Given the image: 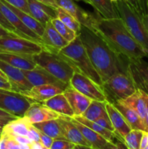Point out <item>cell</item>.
<instances>
[{"label": "cell", "mask_w": 148, "mask_h": 149, "mask_svg": "<svg viewBox=\"0 0 148 149\" xmlns=\"http://www.w3.org/2000/svg\"><path fill=\"white\" fill-rule=\"evenodd\" d=\"M78 36L93 66L102 81L113 74H128L129 58L113 50L96 32L81 25Z\"/></svg>", "instance_id": "6da1fadb"}, {"label": "cell", "mask_w": 148, "mask_h": 149, "mask_svg": "<svg viewBox=\"0 0 148 149\" xmlns=\"http://www.w3.org/2000/svg\"><path fill=\"white\" fill-rule=\"evenodd\" d=\"M95 30L110 47L119 55L129 59L145 58L148 55L132 36L120 17L104 18L99 15Z\"/></svg>", "instance_id": "7a4b0ae2"}, {"label": "cell", "mask_w": 148, "mask_h": 149, "mask_svg": "<svg viewBox=\"0 0 148 149\" xmlns=\"http://www.w3.org/2000/svg\"><path fill=\"white\" fill-rule=\"evenodd\" d=\"M58 54L73 68L75 71L86 76L102 88V80L93 66L78 35L62 48Z\"/></svg>", "instance_id": "3957f363"}, {"label": "cell", "mask_w": 148, "mask_h": 149, "mask_svg": "<svg viewBox=\"0 0 148 149\" xmlns=\"http://www.w3.org/2000/svg\"><path fill=\"white\" fill-rule=\"evenodd\" d=\"M114 4L119 17L129 31L148 53V31L142 21V16L127 0H118Z\"/></svg>", "instance_id": "277c9868"}, {"label": "cell", "mask_w": 148, "mask_h": 149, "mask_svg": "<svg viewBox=\"0 0 148 149\" xmlns=\"http://www.w3.org/2000/svg\"><path fill=\"white\" fill-rule=\"evenodd\" d=\"M33 60L38 65L44 68L58 79L70 84L75 70L58 53L43 49L33 55Z\"/></svg>", "instance_id": "5b68a950"}, {"label": "cell", "mask_w": 148, "mask_h": 149, "mask_svg": "<svg viewBox=\"0 0 148 149\" xmlns=\"http://www.w3.org/2000/svg\"><path fill=\"white\" fill-rule=\"evenodd\" d=\"M102 89L107 100L111 103L125 100L136 90L131 77L126 73L113 74L103 81Z\"/></svg>", "instance_id": "8992f818"}, {"label": "cell", "mask_w": 148, "mask_h": 149, "mask_svg": "<svg viewBox=\"0 0 148 149\" xmlns=\"http://www.w3.org/2000/svg\"><path fill=\"white\" fill-rule=\"evenodd\" d=\"M42 49L38 42L17 34L0 36V52L33 57Z\"/></svg>", "instance_id": "52a82bcc"}, {"label": "cell", "mask_w": 148, "mask_h": 149, "mask_svg": "<svg viewBox=\"0 0 148 149\" xmlns=\"http://www.w3.org/2000/svg\"><path fill=\"white\" fill-rule=\"evenodd\" d=\"M32 103V100L19 92L0 88V109L17 117L24 116Z\"/></svg>", "instance_id": "ba28073f"}, {"label": "cell", "mask_w": 148, "mask_h": 149, "mask_svg": "<svg viewBox=\"0 0 148 149\" xmlns=\"http://www.w3.org/2000/svg\"><path fill=\"white\" fill-rule=\"evenodd\" d=\"M70 85L92 100H107L102 89L86 76L75 71L70 81Z\"/></svg>", "instance_id": "9c48e42d"}, {"label": "cell", "mask_w": 148, "mask_h": 149, "mask_svg": "<svg viewBox=\"0 0 148 149\" xmlns=\"http://www.w3.org/2000/svg\"><path fill=\"white\" fill-rule=\"evenodd\" d=\"M55 1L58 7L64 9L65 11L70 13L82 26L96 32L95 25L98 15H100L97 12H96L97 13L86 12L75 4L74 0H55Z\"/></svg>", "instance_id": "30bf717a"}, {"label": "cell", "mask_w": 148, "mask_h": 149, "mask_svg": "<svg viewBox=\"0 0 148 149\" xmlns=\"http://www.w3.org/2000/svg\"><path fill=\"white\" fill-rule=\"evenodd\" d=\"M128 74L136 88L148 95V63L144 58L129 59Z\"/></svg>", "instance_id": "8fae6325"}, {"label": "cell", "mask_w": 148, "mask_h": 149, "mask_svg": "<svg viewBox=\"0 0 148 149\" xmlns=\"http://www.w3.org/2000/svg\"><path fill=\"white\" fill-rule=\"evenodd\" d=\"M69 42L64 39L54 27L51 20L46 23L43 34L41 36V46L43 49L58 53Z\"/></svg>", "instance_id": "7c38bea8"}, {"label": "cell", "mask_w": 148, "mask_h": 149, "mask_svg": "<svg viewBox=\"0 0 148 149\" xmlns=\"http://www.w3.org/2000/svg\"><path fill=\"white\" fill-rule=\"evenodd\" d=\"M25 77L31 85H41V84H53L58 86L61 88L65 89L70 85L64 83L63 81L58 79L52 74L39 65H36L35 68L32 70H22Z\"/></svg>", "instance_id": "4fadbf2b"}, {"label": "cell", "mask_w": 148, "mask_h": 149, "mask_svg": "<svg viewBox=\"0 0 148 149\" xmlns=\"http://www.w3.org/2000/svg\"><path fill=\"white\" fill-rule=\"evenodd\" d=\"M0 69L7 76L9 82L11 84L12 90L20 93L29 90L33 87L25 77L23 71L0 60Z\"/></svg>", "instance_id": "5bb4252c"}, {"label": "cell", "mask_w": 148, "mask_h": 149, "mask_svg": "<svg viewBox=\"0 0 148 149\" xmlns=\"http://www.w3.org/2000/svg\"><path fill=\"white\" fill-rule=\"evenodd\" d=\"M70 119L78 128L84 138L89 141L93 149H117V147L113 142L104 138L102 135L83 125L73 117H70Z\"/></svg>", "instance_id": "9a60e30c"}, {"label": "cell", "mask_w": 148, "mask_h": 149, "mask_svg": "<svg viewBox=\"0 0 148 149\" xmlns=\"http://www.w3.org/2000/svg\"><path fill=\"white\" fill-rule=\"evenodd\" d=\"M0 10L4 15L6 18L10 21V23L14 26L17 30L18 35L22 37L26 38V39H31L34 42H38L41 45V37L38 36L36 33L32 30H30L28 27L26 26L23 23L21 20L16 15L7 5L4 3L2 0H0Z\"/></svg>", "instance_id": "2e32d148"}, {"label": "cell", "mask_w": 148, "mask_h": 149, "mask_svg": "<svg viewBox=\"0 0 148 149\" xmlns=\"http://www.w3.org/2000/svg\"><path fill=\"white\" fill-rule=\"evenodd\" d=\"M57 121L59 124L62 134L67 141L73 143L86 146L92 149L89 141L84 138L78 128L71 120L69 116L59 115L57 118Z\"/></svg>", "instance_id": "e0dca14e"}, {"label": "cell", "mask_w": 148, "mask_h": 149, "mask_svg": "<svg viewBox=\"0 0 148 149\" xmlns=\"http://www.w3.org/2000/svg\"><path fill=\"white\" fill-rule=\"evenodd\" d=\"M64 89L53 84H41L33 86L30 90L21 91L20 93L33 102L42 103L56 95L64 92Z\"/></svg>", "instance_id": "ac0fdd59"}, {"label": "cell", "mask_w": 148, "mask_h": 149, "mask_svg": "<svg viewBox=\"0 0 148 149\" xmlns=\"http://www.w3.org/2000/svg\"><path fill=\"white\" fill-rule=\"evenodd\" d=\"M59 114L40 102H33L25 113L24 116L28 118L31 124L44 122L50 119H57Z\"/></svg>", "instance_id": "d6986e66"}, {"label": "cell", "mask_w": 148, "mask_h": 149, "mask_svg": "<svg viewBox=\"0 0 148 149\" xmlns=\"http://www.w3.org/2000/svg\"><path fill=\"white\" fill-rule=\"evenodd\" d=\"M63 94L73 111L74 116L82 114L92 101L91 99L83 95L71 85L64 90Z\"/></svg>", "instance_id": "ffe728a7"}, {"label": "cell", "mask_w": 148, "mask_h": 149, "mask_svg": "<svg viewBox=\"0 0 148 149\" xmlns=\"http://www.w3.org/2000/svg\"><path fill=\"white\" fill-rule=\"evenodd\" d=\"M30 15L45 26L47 22L57 18L56 8L41 3L36 0H28Z\"/></svg>", "instance_id": "44dd1931"}, {"label": "cell", "mask_w": 148, "mask_h": 149, "mask_svg": "<svg viewBox=\"0 0 148 149\" xmlns=\"http://www.w3.org/2000/svg\"><path fill=\"white\" fill-rule=\"evenodd\" d=\"M105 106L109 118L111 121L113 127L115 128V132L123 138L126 134L131 130V127L113 103L107 101Z\"/></svg>", "instance_id": "7402d4cb"}, {"label": "cell", "mask_w": 148, "mask_h": 149, "mask_svg": "<svg viewBox=\"0 0 148 149\" xmlns=\"http://www.w3.org/2000/svg\"><path fill=\"white\" fill-rule=\"evenodd\" d=\"M148 95H147L142 90L136 89V91L125 99L124 100L130 107H131L136 112L142 120V124L145 130V116L147 110V101Z\"/></svg>", "instance_id": "603a6c76"}, {"label": "cell", "mask_w": 148, "mask_h": 149, "mask_svg": "<svg viewBox=\"0 0 148 149\" xmlns=\"http://www.w3.org/2000/svg\"><path fill=\"white\" fill-rule=\"evenodd\" d=\"M120 112L132 130H142L145 131V127L136 112L123 100H119L113 103Z\"/></svg>", "instance_id": "cb8c5ba5"}, {"label": "cell", "mask_w": 148, "mask_h": 149, "mask_svg": "<svg viewBox=\"0 0 148 149\" xmlns=\"http://www.w3.org/2000/svg\"><path fill=\"white\" fill-rule=\"evenodd\" d=\"M42 103L59 114L65 115L69 117L74 116L73 111L63 93H59L48 100H44Z\"/></svg>", "instance_id": "d4e9b609"}, {"label": "cell", "mask_w": 148, "mask_h": 149, "mask_svg": "<svg viewBox=\"0 0 148 149\" xmlns=\"http://www.w3.org/2000/svg\"><path fill=\"white\" fill-rule=\"evenodd\" d=\"M0 60L21 70H32L37 65L33 61V57L16 54L0 52Z\"/></svg>", "instance_id": "484cf974"}, {"label": "cell", "mask_w": 148, "mask_h": 149, "mask_svg": "<svg viewBox=\"0 0 148 149\" xmlns=\"http://www.w3.org/2000/svg\"><path fill=\"white\" fill-rule=\"evenodd\" d=\"M30 122L26 116L18 117L4 126L1 134L7 135H23L28 136Z\"/></svg>", "instance_id": "4316f807"}, {"label": "cell", "mask_w": 148, "mask_h": 149, "mask_svg": "<svg viewBox=\"0 0 148 149\" xmlns=\"http://www.w3.org/2000/svg\"><path fill=\"white\" fill-rule=\"evenodd\" d=\"M4 1V4L16 15L18 16L19 18L23 21V23L26 25L27 27H28L30 30L33 31L35 33L39 36L41 37V35L43 34L44 31V26L42 25L40 22H39L38 20H36L33 16H31L30 15L28 14V13H24L22 10H19V9L16 8L14 6L11 5L10 4H9L8 2H7L4 0H2Z\"/></svg>", "instance_id": "83f0119b"}, {"label": "cell", "mask_w": 148, "mask_h": 149, "mask_svg": "<svg viewBox=\"0 0 148 149\" xmlns=\"http://www.w3.org/2000/svg\"><path fill=\"white\" fill-rule=\"evenodd\" d=\"M32 125L53 139L66 140L62 134L57 119H50L44 122L32 124Z\"/></svg>", "instance_id": "f1b7e54d"}, {"label": "cell", "mask_w": 148, "mask_h": 149, "mask_svg": "<svg viewBox=\"0 0 148 149\" xmlns=\"http://www.w3.org/2000/svg\"><path fill=\"white\" fill-rule=\"evenodd\" d=\"M91 5L96 12L104 18L118 17V13L114 2L110 0H89Z\"/></svg>", "instance_id": "f546056e"}, {"label": "cell", "mask_w": 148, "mask_h": 149, "mask_svg": "<svg viewBox=\"0 0 148 149\" xmlns=\"http://www.w3.org/2000/svg\"><path fill=\"white\" fill-rule=\"evenodd\" d=\"M107 101V100L104 101L92 100L86 110L81 114V116L91 121H95L100 117L108 118L109 116L105 106Z\"/></svg>", "instance_id": "4dcf8cb0"}, {"label": "cell", "mask_w": 148, "mask_h": 149, "mask_svg": "<svg viewBox=\"0 0 148 149\" xmlns=\"http://www.w3.org/2000/svg\"><path fill=\"white\" fill-rule=\"evenodd\" d=\"M73 118L76 119L77 121H78L79 122L82 123L83 125H86V127H89L90 129H91L92 130L95 131L97 133L102 135L104 138H106L107 140L110 141V142H113V143H114V141L115 139L114 132H112V131L109 130H107L105 129V128L102 127L100 126L99 124H97V122H94V121L89 120V119H86V118L81 116V115H79V116H73Z\"/></svg>", "instance_id": "1f68e13d"}, {"label": "cell", "mask_w": 148, "mask_h": 149, "mask_svg": "<svg viewBox=\"0 0 148 149\" xmlns=\"http://www.w3.org/2000/svg\"><path fill=\"white\" fill-rule=\"evenodd\" d=\"M56 11L57 18H59L68 27H69L73 31H75L77 34H79L81 28V23L75 17H73L70 13H68V12L65 11L64 9L61 8V7H57Z\"/></svg>", "instance_id": "d6a6232c"}, {"label": "cell", "mask_w": 148, "mask_h": 149, "mask_svg": "<svg viewBox=\"0 0 148 149\" xmlns=\"http://www.w3.org/2000/svg\"><path fill=\"white\" fill-rule=\"evenodd\" d=\"M144 130H131L126 134L124 138L125 143L129 149H140V143L143 136Z\"/></svg>", "instance_id": "836d02e7"}, {"label": "cell", "mask_w": 148, "mask_h": 149, "mask_svg": "<svg viewBox=\"0 0 148 149\" xmlns=\"http://www.w3.org/2000/svg\"><path fill=\"white\" fill-rule=\"evenodd\" d=\"M51 22L53 24L54 27L56 29V30L59 32V34L64 38V39H66L67 41H68L69 42H71V41L73 40L78 34L75 33V31L72 30V29H70L69 27L66 26L64 23H62L59 18H54L51 20Z\"/></svg>", "instance_id": "e575fe53"}, {"label": "cell", "mask_w": 148, "mask_h": 149, "mask_svg": "<svg viewBox=\"0 0 148 149\" xmlns=\"http://www.w3.org/2000/svg\"><path fill=\"white\" fill-rule=\"evenodd\" d=\"M75 145L67 140L54 139L50 149H74Z\"/></svg>", "instance_id": "d590c367"}, {"label": "cell", "mask_w": 148, "mask_h": 149, "mask_svg": "<svg viewBox=\"0 0 148 149\" xmlns=\"http://www.w3.org/2000/svg\"><path fill=\"white\" fill-rule=\"evenodd\" d=\"M16 8L22 10L24 13L30 15L29 4L28 0H4Z\"/></svg>", "instance_id": "8d00e7d4"}, {"label": "cell", "mask_w": 148, "mask_h": 149, "mask_svg": "<svg viewBox=\"0 0 148 149\" xmlns=\"http://www.w3.org/2000/svg\"><path fill=\"white\" fill-rule=\"evenodd\" d=\"M0 26H1V27L4 28V29H6L7 31H10V33L18 35V33H17L15 28L14 26L10 23V21L6 18V17L4 16V15L3 14V13L1 12V10H0Z\"/></svg>", "instance_id": "74e56055"}, {"label": "cell", "mask_w": 148, "mask_h": 149, "mask_svg": "<svg viewBox=\"0 0 148 149\" xmlns=\"http://www.w3.org/2000/svg\"><path fill=\"white\" fill-rule=\"evenodd\" d=\"M18 117L11 114L10 113L3 110V109H0V125H1V126H5L9 122L15 120Z\"/></svg>", "instance_id": "f35d334b"}, {"label": "cell", "mask_w": 148, "mask_h": 149, "mask_svg": "<svg viewBox=\"0 0 148 149\" xmlns=\"http://www.w3.org/2000/svg\"><path fill=\"white\" fill-rule=\"evenodd\" d=\"M38 134H39V138H40V141L43 144L44 146L46 148V149H50L51 146H52L54 141L53 138L44 134V132H42L39 130H38Z\"/></svg>", "instance_id": "ab89813d"}, {"label": "cell", "mask_w": 148, "mask_h": 149, "mask_svg": "<svg viewBox=\"0 0 148 149\" xmlns=\"http://www.w3.org/2000/svg\"><path fill=\"white\" fill-rule=\"evenodd\" d=\"M94 122H96L97 124H99L100 126L105 128V129L109 130L112 131V132H114L115 131V128L113 127L111 121H110V118L109 117H100L99 118V119H97V120L94 121Z\"/></svg>", "instance_id": "60d3db41"}, {"label": "cell", "mask_w": 148, "mask_h": 149, "mask_svg": "<svg viewBox=\"0 0 148 149\" xmlns=\"http://www.w3.org/2000/svg\"><path fill=\"white\" fill-rule=\"evenodd\" d=\"M10 136H11V135H10ZM11 137H12L15 141H17V142L21 144H26V145L30 146V144L33 142L27 136H23V135H12Z\"/></svg>", "instance_id": "b9f144b4"}, {"label": "cell", "mask_w": 148, "mask_h": 149, "mask_svg": "<svg viewBox=\"0 0 148 149\" xmlns=\"http://www.w3.org/2000/svg\"><path fill=\"white\" fill-rule=\"evenodd\" d=\"M137 1L142 12V15H143L148 12V0H137Z\"/></svg>", "instance_id": "7bdbcfd3"}, {"label": "cell", "mask_w": 148, "mask_h": 149, "mask_svg": "<svg viewBox=\"0 0 148 149\" xmlns=\"http://www.w3.org/2000/svg\"><path fill=\"white\" fill-rule=\"evenodd\" d=\"M30 149H46L41 141H33L30 144Z\"/></svg>", "instance_id": "ee69618b"}, {"label": "cell", "mask_w": 148, "mask_h": 149, "mask_svg": "<svg viewBox=\"0 0 148 149\" xmlns=\"http://www.w3.org/2000/svg\"><path fill=\"white\" fill-rule=\"evenodd\" d=\"M128 1H129V4H131V5L132 6V7H133V8L135 9V10L137 11V13H139V15H140L141 16L142 15V12H141V10H140V7H139V3H138V1L137 0H127Z\"/></svg>", "instance_id": "f6af8a7d"}, {"label": "cell", "mask_w": 148, "mask_h": 149, "mask_svg": "<svg viewBox=\"0 0 148 149\" xmlns=\"http://www.w3.org/2000/svg\"><path fill=\"white\" fill-rule=\"evenodd\" d=\"M147 146V132L144 131L143 136H142V141L140 143V149H146Z\"/></svg>", "instance_id": "bcb514c9"}, {"label": "cell", "mask_w": 148, "mask_h": 149, "mask_svg": "<svg viewBox=\"0 0 148 149\" xmlns=\"http://www.w3.org/2000/svg\"><path fill=\"white\" fill-rule=\"evenodd\" d=\"M36 1H39L41 3H43V4H46V5L51 6L52 7H55V8L58 7V6L55 3V0H36Z\"/></svg>", "instance_id": "7dc6e473"}, {"label": "cell", "mask_w": 148, "mask_h": 149, "mask_svg": "<svg viewBox=\"0 0 148 149\" xmlns=\"http://www.w3.org/2000/svg\"><path fill=\"white\" fill-rule=\"evenodd\" d=\"M0 88L12 90V87L11 84L8 81H4V80L1 79H0Z\"/></svg>", "instance_id": "c3c4849f"}, {"label": "cell", "mask_w": 148, "mask_h": 149, "mask_svg": "<svg viewBox=\"0 0 148 149\" xmlns=\"http://www.w3.org/2000/svg\"><path fill=\"white\" fill-rule=\"evenodd\" d=\"M142 21H143V23L144 25H145V28H146L147 30L148 31V12L142 16Z\"/></svg>", "instance_id": "681fc988"}, {"label": "cell", "mask_w": 148, "mask_h": 149, "mask_svg": "<svg viewBox=\"0 0 148 149\" xmlns=\"http://www.w3.org/2000/svg\"><path fill=\"white\" fill-rule=\"evenodd\" d=\"M15 33H10V31H7L6 29H4V28L1 27L0 26V36H7V35H13Z\"/></svg>", "instance_id": "f907efd6"}, {"label": "cell", "mask_w": 148, "mask_h": 149, "mask_svg": "<svg viewBox=\"0 0 148 149\" xmlns=\"http://www.w3.org/2000/svg\"><path fill=\"white\" fill-rule=\"evenodd\" d=\"M145 131L148 132V97L147 101V110H146V116H145Z\"/></svg>", "instance_id": "816d5d0a"}, {"label": "cell", "mask_w": 148, "mask_h": 149, "mask_svg": "<svg viewBox=\"0 0 148 149\" xmlns=\"http://www.w3.org/2000/svg\"><path fill=\"white\" fill-rule=\"evenodd\" d=\"M80 148H85V149H91L90 147L86 146L84 145H81V144H75L74 149H80Z\"/></svg>", "instance_id": "f5cc1de1"}, {"label": "cell", "mask_w": 148, "mask_h": 149, "mask_svg": "<svg viewBox=\"0 0 148 149\" xmlns=\"http://www.w3.org/2000/svg\"><path fill=\"white\" fill-rule=\"evenodd\" d=\"M74 1H84V2L87 3V4H91V3H90L89 0H74Z\"/></svg>", "instance_id": "db71d44e"}, {"label": "cell", "mask_w": 148, "mask_h": 149, "mask_svg": "<svg viewBox=\"0 0 148 149\" xmlns=\"http://www.w3.org/2000/svg\"><path fill=\"white\" fill-rule=\"evenodd\" d=\"M3 127H4L1 126V125H0V138H1V132H2Z\"/></svg>", "instance_id": "11a10c76"}, {"label": "cell", "mask_w": 148, "mask_h": 149, "mask_svg": "<svg viewBox=\"0 0 148 149\" xmlns=\"http://www.w3.org/2000/svg\"><path fill=\"white\" fill-rule=\"evenodd\" d=\"M0 79H1V80H4V81H8V80L4 78V77H3L2 76H1V75H0Z\"/></svg>", "instance_id": "9f6ffc18"}, {"label": "cell", "mask_w": 148, "mask_h": 149, "mask_svg": "<svg viewBox=\"0 0 148 149\" xmlns=\"http://www.w3.org/2000/svg\"><path fill=\"white\" fill-rule=\"evenodd\" d=\"M147 146L146 149H148V132H147Z\"/></svg>", "instance_id": "6f0895ef"}, {"label": "cell", "mask_w": 148, "mask_h": 149, "mask_svg": "<svg viewBox=\"0 0 148 149\" xmlns=\"http://www.w3.org/2000/svg\"><path fill=\"white\" fill-rule=\"evenodd\" d=\"M110 1H113V2H115V1H118V0H110Z\"/></svg>", "instance_id": "680465c9"}, {"label": "cell", "mask_w": 148, "mask_h": 149, "mask_svg": "<svg viewBox=\"0 0 148 149\" xmlns=\"http://www.w3.org/2000/svg\"><path fill=\"white\" fill-rule=\"evenodd\" d=\"M147 58V60H148V55H147V57H146V58ZM147 63H148V61H147Z\"/></svg>", "instance_id": "91938a15"}]
</instances>
